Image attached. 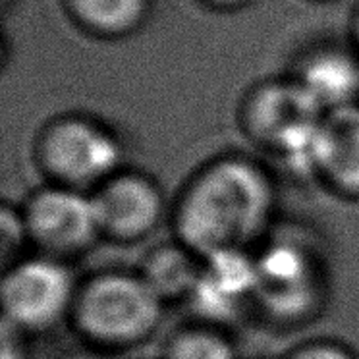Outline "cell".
<instances>
[{"instance_id":"1","label":"cell","mask_w":359,"mask_h":359,"mask_svg":"<svg viewBox=\"0 0 359 359\" xmlns=\"http://www.w3.org/2000/svg\"><path fill=\"white\" fill-rule=\"evenodd\" d=\"M271 201L265 174L242 161H222L184 197L180 234L191 250L209 257L242 251L265 226Z\"/></svg>"},{"instance_id":"2","label":"cell","mask_w":359,"mask_h":359,"mask_svg":"<svg viewBox=\"0 0 359 359\" xmlns=\"http://www.w3.org/2000/svg\"><path fill=\"white\" fill-rule=\"evenodd\" d=\"M161 297L145 280L102 276L91 282L78 304V320L87 334L112 344L133 342L155 327Z\"/></svg>"},{"instance_id":"3","label":"cell","mask_w":359,"mask_h":359,"mask_svg":"<svg viewBox=\"0 0 359 359\" xmlns=\"http://www.w3.org/2000/svg\"><path fill=\"white\" fill-rule=\"evenodd\" d=\"M323 118L320 102L302 81L261 89L248 110L251 132L259 140L309 158Z\"/></svg>"},{"instance_id":"4","label":"cell","mask_w":359,"mask_h":359,"mask_svg":"<svg viewBox=\"0 0 359 359\" xmlns=\"http://www.w3.org/2000/svg\"><path fill=\"white\" fill-rule=\"evenodd\" d=\"M70 297V274L50 261H29L16 266L2 284L6 319L18 327H48L62 315Z\"/></svg>"},{"instance_id":"5","label":"cell","mask_w":359,"mask_h":359,"mask_svg":"<svg viewBox=\"0 0 359 359\" xmlns=\"http://www.w3.org/2000/svg\"><path fill=\"white\" fill-rule=\"evenodd\" d=\"M45 164L70 184H89L116 168L120 149L101 128L68 120L55 126L43 143Z\"/></svg>"},{"instance_id":"6","label":"cell","mask_w":359,"mask_h":359,"mask_svg":"<svg viewBox=\"0 0 359 359\" xmlns=\"http://www.w3.org/2000/svg\"><path fill=\"white\" fill-rule=\"evenodd\" d=\"M32 236L48 250L74 251L93 240L99 228L93 201L74 191H45L27 211Z\"/></svg>"},{"instance_id":"7","label":"cell","mask_w":359,"mask_h":359,"mask_svg":"<svg viewBox=\"0 0 359 359\" xmlns=\"http://www.w3.org/2000/svg\"><path fill=\"white\" fill-rule=\"evenodd\" d=\"M93 205L99 228L122 240L147 234L163 207L158 191L137 176L112 180L95 197Z\"/></svg>"},{"instance_id":"8","label":"cell","mask_w":359,"mask_h":359,"mask_svg":"<svg viewBox=\"0 0 359 359\" xmlns=\"http://www.w3.org/2000/svg\"><path fill=\"white\" fill-rule=\"evenodd\" d=\"M311 161L338 188L359 194V107L346 104L325 114Z\"/></svg>"},{"instance_id":"9","label":"cell","mask_w":359,"mask_h":359,"mask_svg":"<svg viewBox=\"0 0 359 359\" xmlns=\"http://www.w3.org/2000/svg\"><path fill=\"white\" fill-rule=\"evenodd\" d=\"M211 266L197 282V296L203 307L220 313L257 284V266L242 257V251L211 257Z\"/></svg>"},{"instance_id":"10","label":"cell","mask_w":359,"mask_h":359,"mask_svg":"<svg viewBox=\"0 0 359 359\" xmlns=\"http://www.w3.org/2000/svg\"><path fill=\"white\" fill-rule=\"evenodd\" d=\"M302 83L320 102L323 109H340L353 104L351 97L359 89V68L348 56L325 53L315 56L305 66Z\"/></svg>"},{"instance_id":"11","label":"cell","mask_w":359,"mask_h":359,"mask_svg":"<svg viewBox=\"0 0 359 359\" xmlns=\"http://www.w3.org/2000/svg\"><path fill=\"white\" fill-rule=\"evenodd\" d=\"M74 14L95 32L120 35L140 24L147 0H70Z\"/></svg>"},{"instance_id":"12","label":"cell","mask_w":359,"mask_h":359,"mask_svg":"<svg viewBox=\"0 0 359 359\" xmlns=\"http://www.w3.org/2000/svg\"><path fill=\"white\" fill-rule=\"evenodd\" d=\"M305 284L304 261L290 250H274L257 266L255 288L265 290L269 302L278 305H290L292 297L297 296L296 286Z\"/></svg>"},{"instance_id":"13","label":"cell","mask_w":359,"mask_h":359,"mask_svg":"<svg viewBox=\"0 0 359 359\" xmlns=\"http://www.w3.org/2000/svg\"><path fill=\"white\" fill-rule=\"evenodd\" d=\"M201 274L186 253L176 250L158 251L147 265V282L158 297L178 296L184 290L197 286Z\"/></svg>"},{"instance_id":"14","label":"cell","mask_w":359,"mask_h":359,"mask_svg":"<svg viewBox=\"0 0 359 359\" xmlns=\"http://www.w3.org/2000/svg\"><path fill=\"white\" fill-rule=\"evenodd\" d=\"M170 359H234L226 340L211 332H188L172 344Z\"/></svg>"},{"instance_id":"15","label":"cell","mask_w":359,"mask_h":359,"mask_svg":"<svg viewBox=\"0 0 359 359\" xmlns=\"http://www.w3.org/2000/svg\"><path fill=\"white\" fill-rule=\"evenodd\" d=\"M22 238V224L20 220L12 219V212L8 209H4L2 215V253L8 255V248L14 243L18 245Z\"/></svg>"},{"instance_id":"16","label":"cell","mask_w":359,"mask_h":359,"mask_svg":"<svg viewBox=\"0 0 359 359\" xmlns=\"http://www.w3.org/2000/svg\"><path fill=\"white\" fill-rule=\"evenodd\" d=\"M292 359H351L348 353L336 346H311L307 350L297 351Z\"/></svg>"},{"instance_id":"17","label":"cell","mask_w":359,"mask_h":359,"mask_svg":"<svg viewBox=\"0 0 359 359\" xmlns=\"http://www.w3.org/2000/svg\"><path fill=\"white\" fill-rule=\"evenodd\" d=\"M217 4H236V2H242V0H212Z\"/></svg>"},{"instance_id":"18","label":"cell","mask_w":359,"mask_h":359,"mask_svg":"<svg viewBox=\"0 0 359 359\" xmlns=\"http://www.w3.org/2000/svg\"><path fill=\"white\" fill-rule=\"evenodd\" d=\"M355 29H358V39H359V18H358V27H355Z\"/></svg>"}]
</instances>
